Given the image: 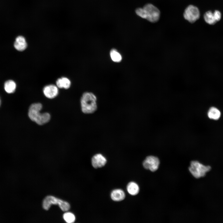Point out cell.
Here are the masks:
<instances>
[{
	"instance_id": "1",
	"label": "cell",
	"mask_w": 223,
	"mask_h": 223,
	"mask_svg": "<svg viewBox=\"0 0 223 223\" xmlns=\"http://www.w3.org/2000/svg\"><path fill=\"white\" fill-rule=\"evenodd\" d=\"M135 13L140 17L152 23L157 22L160 16L159 9L151 3L146 4L142 8H137Z\"/></svg>"
},
{
	"instance_id": "2",
	"label": "cell",
	"mask_w": 223,
	"mask_h": 223,
	"mask_svg": "<svg viewBox=\"0 0 223 223\" xmlns=\"http://www.w3.org/2000/svg\"><path fill=\"white\" fill-rule=\"evenodd\" d=\"M42 108V105L41 103H34L30 106L28 112V116L30 119L40 125L48 122L50 118V116L48 113L40 112Z\"/></svg>"
},
{
	"instance_id": "3",
	"label": "cell",
	"mask_w": 223,
	"mask_h": 223,
	"mask_svg": "<svg viewBox=\"0 0 223 223\" xmlns=\"http://www.w3.org/2000/svg\"><path fill=\"white\" fill-rule=\"evenodd\" d=\"M97 97L94 93L90 92H84L80 100L82 112L86 114L94 113L97 109Z\"/></svg>"
},
{
	"instance_id": "4",
	"label": "cell",
	"mask_w": 223,
	"mask_h": 223,
	"mask_svg": "<svg viewBox=\"0 0 223 223\" xmlns=\"http://www.w3.org/2000/svg\"><path fill=\"white\" fill-rule=\"evenodd\" d=\"M52 204H58L63 211H67L70 208V205L67 201H63L54 196L49 195L44 199L42 207L45 210H47Z\"/></svg>"
},
{
	"instance_id": "5",
	"label": "cell",
	"mask_w": 223,
	"mask_h": 223,
	"mask_svg": "<svg viewBox=\"0 0 223 223\" xmlns=\"http://www.w3.org/2000/svg\"><path fill=\"white\" fill-rule=\"evenodd\" d=\"M211 169L210 166L205 165L197 161H192L189 168L191 174L196 178L204 177Z\"/></svg>"
},
{
	"instance_id": "6",
	"label": "cell",
	"mask_w": 223,
	"mask_h": 223,
	"mask_svg": "<svg viewBox=\"0 0 223 223\" xmlns=\"http://www.w3.org/2000/svg\"><path fill=\"white\" fill-rule=\"evenodd\" d=\"M200 12L198 8L194 5H190L185 10L183 13L184 18L190 23H193L200 17Z\"/></svg>"
},
{
	"instance_id": "7",
	"label": "cell",
	"mask_w": 223,
	"mask_h": 223,
	"mask_svg": "<svg viewBox=\"0 0 223 223\" xmlns=\"http://www.w3.org/2000/svg\"><path fill=\"white\" fill-rule=\"evenodd\" d=\"M159 164V159L153 156H147L142 163L143 166L145 169L152 172H155L158 169Z\"/></svg>"
},
{
	"instance_id": "8",
	"label": "cell",
	"mask_w": 223,
	"mask_h": 223,
	"mask_svg": "<svg viewBox=\"0 0 223 223\" xmlns=\"http://www.w3.org/2000/svg\"><path fill=\"white\" fill-rule=\"evenodd\" d=\"M107 160L106 158L101 153L94 155L91 159V164L93 167L96 168H101L106 164Z\"/></svg>"
},
{
	"instance_id": "9",
	"label": "cell",
	"mask_w": 223,
	"mask_h": 223,
	"mask_svg": "<svg viewBox=\"0 0 223 223\" xmlns=\"http://www.w3.org/2000/svg\"><path fill=\"white\" fill-rule=\"evenodd\" d=\"M43 91L45 96L50 99L55 98L59 93L57 86L53 84L45 86L43 89Z\"/></svg>"
},
{
	"instance_id": "10",
	"label": "cell",
	"mask_w": 223,
	"mask_h": 223,
	"mask_svg": "<svg viewBox=\"0 0 223 223\" xmlns=\"http://www.w3.org/2000/svg\"><path fill=\"white\" fill-rule=\"evenodd\" d=\"M14 46L16 50L21 51L26 48L27 44L25 38L22 36H19L16 38Z\"/></svg>"
},
{
	"instance_id": "11",
	"label": "cell",
	"mask_w": 223,
	"mask_h": 223,
	"mask_svg": "<svg viewBox=\"0 0 223 223\" xmlns=\"http://www.w3.org/2000/svg\"><path fill=\"white\" fill-rule=\"evenodd\" d=\"M111 199L114 201L119 202L123 200L125 195L124 192L121 189H115L111 192L110 195Z\"/></svg>"
},
{
	"instance_id": "12",
	"label": "cell",
	"mask_w": 223,
	"mask_h": 223,
	"mask_svg": "<svg viewBox=\"0 0 223 223\" xmlns=\"http://www.w3.org/2000/svg\"><path fill=\"white\" fill-rule=\"evenodd\" d=\"M221 115L220 110L216 107H210L207 112V116L209 118L215 120H219Z\"/></svg>"
},
{
	"instance_id": "13",
	"label": "cell",
	"mask_w": 223,
	"mask_h": 223,
	"mask_svg": "<svg viewBox=\"0 0 223 223\" xmlns=\"http://www.w3.org/2000/svg\"><path fill=\"white\" fill-rule=\"evenodd\" d=\"M56 85L60 88L68 89L70 87L71 82L68 78L63 77L58 79L56 81Z\"/></svg>"
},
{
	"instance_id": "14",
	"label": "cell",
	"mask_w": 223,
	"mask_h": 223,
	"mask_svg": "<svg viewBox=\"0 0 223 223\" xmlns=\"http://www.w3.org/2000/svg\"><path fill=\"white\" fill-rule=\"evenodd\" d=\"M126 188L128 193L132 195H137L139 190L138 185L133 181L129 182L127 185Z\"/></svg>"
},
{
	"instance_id": "15",
	"label": "cell",
	"mask_w": 223,
	"mask_h": 223,
	"mask_svg": "<svg viewBox=\"0 0 223 223\" xmlns=\"http://www.w3.org/2000/svg\"><path fill=\"white\" fill-rule=\"evenodd\" d=\"M109 55L112 61L115 63H119L122 59L121 54L115 48L112 49L110 51Z\"/></svg>"
},
{
	"instance_id": "16",
	"label": "cell",
	"mask_w": 223,
	"mask_h": 223,
	"mask_svg": "<svg viewBox=\"0 0 223 223\" xmlns=\"http://www.w3.org/2000/svg\"><path fill=\"white\" fill-rule=\"evenodd\" d=\"M5 91L8 93L14 92L16 88V84L13 80H9L5 82L4 85Z\"/></svg>"
},
{
	"instance_id": "17",
	"label": "cell",
	"mask_w": 223,
	"mask_h": 223,
	"mask_svg": "<svg viewBox=\"0 0 223 223\" xmlns=\"http://www.w3.org/2000/svg\"><path fill=\"white\" fill-rule=\"evenodd\" d=\"M204 19L205 22L209 24H213L216 22L213 13L211 11H208L205 13Z\"/></svg>"
},
{
	"instance_id": "18",
	"label": "cell",
	"mask_w": 223,
	"mask_h": 223,
	"mask_svg": "<svg viewBox=\"0 0 223 223\" xmlns=\"http://www.w3.org/2000/svg\"><path fill=\"white\" fill-rule=\"evenodd\" d=\"M63 217L65 221L68 223L74 222L76 218L74 214L69 212L64 213L63 215Z\"/></svg>"
},
{
	"instance_id": "19",
	"label": "cell",
	"mask_w": 223,
	"mask_h": 223,
	"mask_svg": "<svg viewBox=\"0 0 223 223\" xmlns=\"http://www.w3.org/2000/svg\"><path fill=\"white\" fill-rule=\"evenodd\" d=\"M213 13L216 21L217 22L220 20L221 18V12L218 10H216Z\"/></svg>"
},
{
	"instance_id": "20",
	"label": "cell",
	"mask_w": 223,
	"mask_h": 223,
	"mask_svg": "<svg viewBox=\"0 0 223 223\" xmlns=\"http://www.w3.org/2000/svg\"><path fill=\"white\" fill-rule=\"evenodd\" d=\"M0 104H1V101H0Z\"/></svg>"
}]
</instances>
